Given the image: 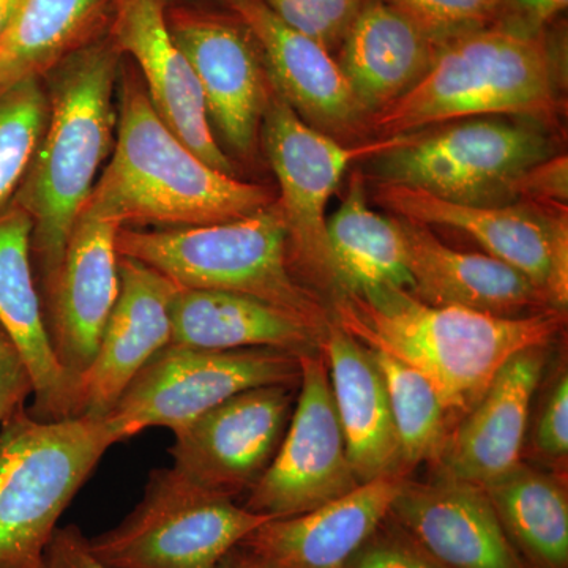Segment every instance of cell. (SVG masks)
I'll list each match as a JSON object with an SVG mask.
<instances>
[{
	"mask_svg": "<svg viewBox=\"0 0 568 568\" xmlns=\"http://www.w3.org/2000/svg\"><path fill=\"white\" fill-rule=\"evenodd\" d=\"M545 365L547 347L508 358L477 405L452 428L437 467L484 488L517 469Z\"/></svg>",
	"mask_w": 568,
	"mask_h": 568,
	"instance_id": "cell-20",
	"label": "cell"
},
{
	"mask_svg": "<svg viewBox=\"0 0 568 568\" xmlns=\"http://www.w3.org/2000/svg\"><path fill=\"white\" fill-rule=\"evenodd\" d=\"M298 361L301 381L290 424L244 506L272 519L315 510L361 485L347 457L324 355H301Z\"/></svg>",
	"mask_w": 568,
	"mask_h": 568,
	"instance_id": "cell-11",
	"label": "cell"
},
{
	"mask_svg": "<svg viewBox=\"0 0 568 568\" xmlns=\"http://www.w3.org/2000/svg\"><path fill=\"white\" fill-rule=\"evenodd\" d=\"M21 0H0V40L9 31L14 14L20 9Z\"/></svg>",
	"mask_w": 568,
	"mask_h": 568,
	"instance_id": "cell-41",
	"label": "cell"
},
{
	"mask_svg": "<svg viewBox=\"0 0 568 568\" xmlns=\"http://www.w3.org/2000/svg\"><path fill=\"white\" fill-rule=\"evenodd\" d=\"M121 58L104 32L50 71L47 129L11 197L32 219V267L40 272L43 287L58 274L74 223L111 152Z\"/></svg>",
	"mask_w": 568,
	"mask_h": 568,
	"instance_id": "cell-2",
	"label": "cell"
},
{
	"mask_svg": "<svg viewBox=\"0 0 568 568\" xmlns=\"http://www.w3.org/2000/svg\"><path fill=\"white\" fill-rule=\"evenodd\" d=\"M106 32L115 50L140 67L160 121L209 166L234 175L212 132L196 73L168 29L166 0H111Z\"/></svg>",
	"mask_w": 568,
	"mask_h": 568,
	"instance_id": "cell-16",
	"label": "cell"
},
{
	"mask_svg": "<svg viewBox=\"0 0 568 568\" xmlns=\"http://www.w3.org/2000/svg\"><path fill=\"white\" fill-rule=\"evenodd\" d=\"M33 381L20 347L0 324V425L26 406Z\"/></svg>",
	"mask_w": 568,
	"mask_h": 568,
	"instance_id": "cell-36",
	"label": "cell"
},
{
	"mask_svg": "<svg viewBox=\"0 0 568 568\" xmlns=\"http://www.w3.org/2000/svg\"><path fill=\"white\" fill-rule=\"evenodd\" d=\"M118 443L108 417L39 420L24 406L0 425V568H47L59 519Z\"/></svg>",
	"mask_w": 568,
	"mask_h": 568,
	"instance_id": "cell-6",
	"label": "cell"
},
{
	"mask_svg": "<svg viewBox=\"0 0 568 568\" xmlns=\"http://www.w3.org/2000/svg\"><path fill=\"white\" fill-rule=\"evenodd\" d=\"M32 219L20 205L0 207V324L20 347L33 381L29 413L39 420L74 417L77 390L59 365L33 274Z\"/></svg>",
	"mask_w": 568,
	"mask_h": 568,
	"instance_id": "cell-22",
	"label": "cell"
},
{
	"mask_svg": "<svg viewBox=\"0 0 568 568\" xmlns=\"http://www.w3.org/2000/svg\"><path fill=\"white\" fill-rule=\"evenodd\" d=\"M216 568H280L272 560L257 555L256 551L239 544L231 549Z\"/></svg>",
	"mask_w": 568,
	"mask_h": 568,
	"instance_id": "cell-40",
	"label": "cell"
},
{
	"mask_svg": "<svg viewBox=\"0 0 568 568\" xmlns=\"http://www.w3.org/2000/svg\"><path fill=\"white\" fill-rule=\"evenodd\" d=\"M50 115L40 80L22 81L0 97V207L9 204L31 166Z\"/></svg>",
	"mask_w": 568,
	"mask_h": 568,
	"instance_id": "cell-31",
	"label": "cell"
},
{
	"mask_svg": "<svg viewBox=\"0 0 568 568\" xmlns=\"http://www.w3.org/2000/svg\"><path fill=\"white\" fill-rule=\"evenodd\" d=\"M110 17L111 0H21L0 40V97L102 36Z\"/></svg>",
	"mask_w": 568,
	"mask_h": 568,
	"instance_id": "cell-27",
	"label": "cell"
},
{
	"mask_svg": "<svg viewBox=\"0 0 568 568\" xmlns=\"http://www.w3.org/2000/svg\"><path fill=\"white\" fill-rule=\"evenodd\" d=\"M119 227L97 213L82 211L61 267L43 291L44 324L52 351L74 390L95 358L121 291L115 246Z\"/></svg>",
	"mask_w": 568,
	"mask_h": 568,
	"instance_id": "cell-15",
	"label": "cell"
},
{
	"mask_svg": "<svg viewBox=\"0 0 568 568\" xmlns=\"http://www.w3.org/2000/svg\"><path fill=\"white\" fill-rule=\"evenodd\" d=\"M297 355L267 347L201 349L164 346L142 366L108 418L123 440L152 426L178 433L224 399L254 387H297Z\"/></svg>",
	"mask_w": 568,
	"mask_h": 568,
	"instance_id": "cell-10",
	"label": "cell"
},
{
	"mask_svg": "<svg viewBox=\"0 0 568 568\" xmlns=\"http://www.w3.org/2000/svg\"><path fill=\"white\" fill-rule=\"evenodd\" d=\"M377 203L396 216L463 231L485 252L528 276L552 308L568 304L567 207L450 203L409 186L377 183Z\"/></svg>",
	"mask_w": 568,
	"mask_h": 568,
	"instance_id": "cell-12",
	"label": "cell"
},
{
	"mask_svg": "<svg viewBox=\"0 0 568 568\" xmlns=\"http://www.w3.org/2000/svg\"><path fill=\"white\" fill-rule=\"evenodd\" d=\"M346 568H446L390 517L376 529Z\"/></svg>",
	"mask_w": 568,
	"mask_h": 568,
	"instance_id": "cell-34",
	"label": "cell"
},
{
	"mask_svg": "<svg viewBox=\"0 0 568 568\" xmlns=\"http://www.w3.org/2000/svg\"><path fill=\"white\" fill-rule=\"evenodd\" d=\"M115 246L119 256L151 265L182 290L252 295L316 327L331 324L320 295L295 275L278 201L244 219L205 226L119 227Z\"/></svg>",
	"mask_w": 568,
	"mask_h": 568,
	"instance_id": "cell-5",
	"label": "cell"
},
{
	"mask_svg": "<svg viewBox=\"0 0 568 568\" xmlns=\"http://www.w3.org/2000/svg\"><path fill=\"white\" fill-rule=\"evenodd\" d=\"M485 491L530 567L568 568V495L560 477L521 463Z\"/></svg>",
	"mask_w": 568,
	"mask_h": 568,
	"instance_id": "cell-29",
	"label": "cell"
},
{
	"mask_svg": "<svg viewBox=\"0 0 568 568\" xmlns=\"http://www.w3.org/2000/svg\"><path fill=\"white\" fill-rule=\"evenodd\" d=\"M436 48V41L394 2L366 0L347 29L338 65L372 115L424 77Z\"/></svg>",
	"mask_w": 568,
	"mask_h": 568,
	"instance_id": "cell-26",
	"label": "cell"
},
{
	"mask_svg": "<svg viewBox=\"0 0 568 568\" xmlns=\"http://www.w3.org/2000/svg\"><path fill=\"white\" fill-rule=\"evenodd\" d=\"M268 519L163 467L152 470L132 514L89 538V548L112 568H216Z\"/></svg>",
	"mask_w": 568,
	"mask_h": 568,
	"instance_id": "cell-9",
	"label": "cell"
},
{
	"mask_svg": "<svg viewBox=\"0 0 568 568\" xmlns=\"http://www.w3.org/2000/svg\"><path fill=\"white\" fill-rule=\"evenodd\" d=\"M284 24L323 44L342 47L354 18L366 0H263Z\"/></svg>",
	"mask_w": 568,
	"mask_h": 568,
	"instance_id": "cell-32",
	"label": "cell"
},
{
	"mask_svg": "<svg viewBox=\"0 0 568 568\" xmlns=\"http://www.w3.org/2000/svg\"><path fill=\"white\" fill-rule=\"evenodd\" d=\"M413 276L410 294L433 306H459L485 315L525 317L552 308L528 276L489 254L450 248L432 227L396 216Z\"/></svg>",
	"mask_w": 568,
	"mask_h": 568,
	"instance_id": "cell-21",
	"label": "cell"
},
{
	"mask_svg": "<svg viewBox=\"0 0 568 568\" xmlns=\"http://www.w3.org/2000/svg\"><path fill=\"white\" fill-rule=\"evenodd\" d=\"M321 353L327 364L336 416L358 484L406 476L383 375L368 347L331 321Z\"/></svg>",
	"mask_w": 568,
	"mask_h": 568,
	"instance_id": "cell-24",
	"label": "cell"
},
{
	"mask_svg": "<svg viewBox=\"0 0 568 568\" xmlns=\"http://www.w3.org/2000/svg\"><path fill=\"white\" fill-rule=\"evenodd\" d=\"M567 194L566 155L549 156L545 162L530 168L518 183V197H528L532 204L562 207V204H567Z\"/></svg>",
	"mask_w": 568,
	"mask_h": 568,
	"instance_id": "cell-37",
	"label": "cell"
},
{
	"mask_svg": "<svg viewBox=\"0 0 568 568\" xmlns=\"http://www.w3.org/2000/svg\"><path fill=\"white\" fill-rule=\"evenodd\" d=\"M171 343L201 349H267L321 353L325 328L252 295L182 290L171 302Z\"/></svg>",
	"mask_w": 568,
	"mask_h": 568,
	"instance_id": "cell-25",
	"label": "cell"
},
{
	"mask_svg": "<svg viewBox=\"0 0 568 568\" xmlns=\"http://www.w3.org/2000/svg\"><path fill=\"white\" fill-rule=\"evenodd\" d=\"M47 568H112L93 556L89 538L78 526L70 525L55 529L47 551Z\"/></svg>",
	"mask_w": 568,
	"mask_h": 568,
	"instance_id": "cell-38",
	"label": "cell"
},
{
	"mask_svg": "<svg viewBox=\"0 0 568 568\" xmlns=\"http://www.w3.org/2000/svg\"><path fill=\"white\" fill-rule=\"evenodd\" d=\"M552 156L536 126L466 119L435 132L413 133L372 160L377 183L409 186L469 205H508L530 168Z\"/></svg>",
	"mask_w": 568,
	"mask_h": 568,
	"instance_id": "cell-7",
	"label": "cell"
},
{
	"mask_svg": "<svg viewBox=\"0 0 568 568\" xmlns=\"http://www.w3.org/2000/svg\"><path fill=\"white\" fill-rule=\"evenodd\" d=\"M220 2L252 33L272 88L308 125L332 138L368 130V112L331 51L284 24L263 0Z\"/></svg>",
	"mask_w": 568,
	"mask_h": 568,
	"instance_id": "cell-17",
	"label": "cell"
},
{
	"mask_svg": "<svg viewBox=\"0 0 568 568\" xmlns=\"http://www.w3.org/2000/svg\"><path fill=\"white\" fill-rule=\"evenodd\" d=\"M118 141L84 211L121 227L205 226L244 219L274 203L263 185L209 166L156 115L145 89L125 77Z\"/></svg>",
	"mask_w": 568,
	"mask_h": 568,
	"instance_id": "cell-3",
	"label": "cell"
},
{
	"mask_svg": "<svg viewBox=\"0 0 568 568\" xmlns=\"http://www.w3.org/2000/svg\"><path fill=\"white\" fill-rule=\"evenodd\" d=\"M261 125L282 192L278 203L295 275L304 284L331 291L335 298L338 275L328 245L325 207L351 164L399 148L410 134L345 144L308 125L274 88L268 91Z\"/></svg>",
	"mask_w": 568,
	"mask_h": 568,
	"instance_id": "cell-8",
	"label": "cell"
},
{
	"mask_svg": "<svg viewBox=\"0 0 568 568\" xmlns=\"http://www.w3.org/2000/svg\"><path fill=\"white\" fill-rule=\"evenodd\" d=\"M405 478H375L315 510L268 519L242 545L280 568H346L386 521Z\"/></svg>",
	"mask_w": 568,
	"mask_h": 568,
	"instance_id": "cell-23",
	"label": "cell"
},
{
	"mask_svg": "<svg viewBox=\"0 0 568 568\" xmlns=\"http://www.w3.org/2000/svg\"><path fill=\"white\" fill-rule=\"evenodd\" d=\"M437 44L452 37L488 28L499 18L504 0H390Z\"/></svg>",
	"mask_w": 568,
	"mask_h": 568,
	"instance_id": "cell-33",
	"label": "cell"
},
{
	"mask_svg": "<svg viewBox=\"0 0 568 568\" xmlns=\"http://www.w3.org/2000/svg\"><path fill=\"white\" fill-rule=\"evenodd\" d=\"M388 517L446 568H528L480 485L437 470L403 481Z\"/></svg>",
	"mask_w": 568,
	"mask_h": 568,
	"instance_id": "cell-18",
	"label": "cell"
},
{
	"mask_svg": "<svg viewBox=\"0 0 568 568\" xmlns=\"http://www.w3.org/2000/svg\"><path fill=\"white\" fill-rule=\"evenodd\" d=\"M368 351L386 384L407 473L422 463L439 465L455 422L436 388L394 355Z\"/></svg>",
	"mask_w": 568,
	"mask_h": 568,
	"instance_id": "cell-30",
	"label": "cell"
},
{
	"mask_svg": "<svg viewBox=\"0 0 568 568\" xmlns=\"http://www.w3.org/2000/svg\"><path fill=\"white\" fill-rule=\"evenodd\" d=\"M559 111L558 73L544 33L488 26L437 44L424 77L369 115L368 130L387 140L478 115L551 121Z\"/></svg>",
	"mask_w": 568,
	"mask_h": 568,
	"instance_id": "cell-4",
	"label": "cell"
},
{
	"mask_svg": "<svg viewBox=\"0 0 568 568\" xmlns=\"http://www.w3.org/2000/svg\"><path fill=\"white\" fill-rule=\"evenodd\" d=\"M351 175L345 200L327 222L338 294L377 286L399 287L410 293L413 276L398 223L369 209L364 174Z\"/></svg>",
	"mask_w": 568,
	"mask_h": 568,
	"instance_id": "cell-28",
	"label": "cell"
},
{
	"mask_svg": "<svg viewBox=\"0 0 568 568\" xmlns=\"http://www.w3.org/2000/svg\"><path fill=\"white\" fill-rule=\"evenodd\" d=\"M295 387L248 388L174 433V469L212 495L233 499L264 476L282 444Z\"/></svg>",
	"mask_w": 568,
	"mask_h": 568,
	"instance_id": "cell-13",
	"label": "cell"
},
{
	"mask_svg": "<svg viewBox=\"0 0 568 568\" xmlns=\"http://www.w3.org/2000/svg\"><path fill=\"white\" fill-rule=\"evenodd\" d=\"M121 291L99 351L77 386L74 417H106L142 366L170 345L178 284L151 265L119 256Z\"/></svg>",
	"mask_w": 568,
	"mask_h": 568,
	"instance_id": "cell-19",
	"label": "cell"
},
{
	"mask_svg": "<svg viewBox=\"0 0 568 568\" xmlns=\"http://www.w3.org/2000/svg\"><path fill=\"white\" fill-rule=\"evenodd\" d=\"M534 447L540 457L549 463L566 465L568 457V377L567 373L559 375L551 390L545 398L536 433Z\"/></svg>",
	"mask_w": 568,
	"mask_h": 568,
	"instance_id": "cell-35",
	"label": "cell"
},
{
	"mask_svg": "<svg viewBox=\"0 0 568 568\" xmlns=\"http://www.w3.org/2000/svg\"><path fill=\"white\" fill-rule=\"evenodd\" d=\"M166 22L196 73L209 119L234 151L252 152L271 91L252 33L233 13L185 2L166 3Z\"/></svg>",
	"mask_w": 568,
	"mask_h": 568,
	"instance_id": "cell-14",
	"label": "cell"
},
{
	"mask_svg": "<svg viewBox=\"0 0 568 568\" xmlns=\"http://www.w3.org/2000/svg\"><path fill=\"white\" fill-rule=\"evenodd\" d=\"M518 14L523 31L541 32V26L567 10L568 0H506Z\"/></svg>",
	"mask_w": 568,
	"mask_h": 568,
	"instance_id": "cell-39",
	"label": "cell"
},
{
	"mask_svg": "<svg viewBox=\"0 0 568 568\" xmlns=\"http://www.w3.org/2000/svg\"><path fill=\"white\" fill-rule=\"evenodd\" d=\"M332 321L362 345L394 355L422 373L457 424L508 358L555 342L566 313L548 310L499 317L428 305L409 291L377 286L336 295Z\"/></svg>",
	"mask_w": 568,
	"mask_h": 568,
	"instance_id": "cell-1",
	"label": "cell"
}]
</instances>
